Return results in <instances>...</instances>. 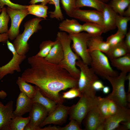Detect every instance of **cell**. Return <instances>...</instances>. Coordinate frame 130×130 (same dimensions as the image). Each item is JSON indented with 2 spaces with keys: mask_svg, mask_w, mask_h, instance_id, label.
<instances>
[{
  "mask_svg": "<svg viewBox=\"0 0 130 130\" xmlns=\"http://www.w3.org/2000/svg\"><path fill=\"white\" fill-rule=\"evenodd\" d=\"M30 67L26 69L21 77L34 84L45 96L63 104L65 101L60 92L68 88L78 87V80L58 64L51 63L45 58L35 55L28 58Z\"/></svg>",
  "mask_w": 130,
  "mask_h": 130,
  "instance_id": "1",
  "label": "cell"
},
{
  "mask_svg": "<svg viewBox=\"0 0 130 130\" xmlns=\"http://www.w3.org/2000/svg\"><path fill=\"white\" fill-rule=\"evenodd\" d=\"M56 39L60 42L63 49L64 57L58 65L65 69L74 78L78 79L80 70L76 66V61L80 59L72 50L71 43L72 42L70 36L66 32H58Z\"/></svg>",
  "mask_w": 130,
  "mask_h": 130,
  "instance_id": "2",
  "label": "cell"
},
{
  "mask_svg": "<svg viewBox=\"0 0 130 130\" xmlns=\"http://www.w3.org/2000/svg\"><path fill=\"white\" fill-rule=\"evenodd\" d=\"M44 20L38 17L29 20L24 23L23 32L17 36L13 44L15 50L19 54L26 55L28 52L29 46L28 41L33 34L42 29L39 22Z\"/></svg>",
  "mask_w": 130,
  "mask_h": 130,
  "instance_id": "3",
  "label": "cell"
},
{
  "mask_svg": "<svg viewBox=\"0 0 130 130\" xmlns=\"http://www.w3.org/2000/svg\"><path fill=\"white\" fill-rule=\"evenodd\" d=\"M80 72L78 80V88L82 94L94 98L96 91L93 89L92 85L96 80L98 79V76L89 65L84 63L81 59L76 62Z\"/></svg>",
  "mask_w": 130,
  "mask_h": 130,
  "instance_id": "4",
  "label": "cell"
},
{
  "mask_svg": "<svg viewBox=\"0 0 130 130\" xmlns=\"http://www.w3.org/2000/svg\"><path fill=\"white\" fill-rule=\"evenodd\" d=\"M89 53L91 57L90 65L97 76L106 79L108 77L118 75L117 72L112 67L109 59L105 54L99 50Z\"/></svg>",
  "mask_w": 130,
  "mask_h": 130,
  "instance_id": "5",
  "label": "cell"
},
{
  "mask_svg": "<svg viewBox=\"0 0 130 130\" xmlns=\"http://www.w3.org/2000/svg\"><path fill=\"white\" fill-rule=\"evenodd\" d=\"M78 102L71 107L69 114V119L76 120L81 125L82 122L88 113L98 102V97L92 98L82 94Z\"/></svg>",
  "mask_w": 130,
  "mask_h": 130,
  "instance_id": "6",
  "label": "cell"
},
{
  "mask_svg": "<svg viewBox=\"0 0 130 130\" xmlns=\"http://www.w3.org/2000/svg\"><path fill=\"white\" fill-rule=\"evenodd\" d=\"M127 73L121 72L119 75L108 77L106 79L111 84L112 91L107 97L113 100L118 105L124 107L128 105L124 87Z\"/></svg>",
  "mask_w": 130,
  "mask_h": 130,
  "instance_id": "7",
  "label": "cell"
},
{
  "mask_svg": "<svg viewBox=\"0 0 130 130\" xmlns=\"http://www.w3.org/2000/svg\"><path fill=\"white\" fill-rule=\"evenodd\" d=\"M69 35L72 42L71 47L73 51L84 63L90 65L91 57L88 51L87 42L91 36L82 32Z\"/></svg>",
  "mask_w": 130,
  "mask_h": 130,
  "instance_id": "8",
  "label": "cell"
},
{
  "mask_svg": "<svg viewBox=\"0 0 130 130\" xmlns=\"http://www.w3.org/2000/svg\"><path fill=\"white\" fill-rule=\"evenodd\" d=\"M8 49L12 52L11 59L6 64L0 67V80L8 74H13L14 71L20 72L21 70L20 65L26 58V55L19 54L16 52L13 44L8 40L6 42Z\"/></svg>",
  "mask_w": 130,
  "mask_h": 130,
  "instance_id": "9",
  "label": "cell"
},
{
  "mask_svg": "<svg viewBox=\"0 0 130 130\" xmlns=\"http://www.w3.org/2000/svg\"><path fill=\"white\" fill-rule=\"evenodd\" d=\"M29 113V121L24 130H40V125L48 115L47 109L39 104L33 103Z\"/></svg>",
  "mask_w": 130,
  "mask_h": 130,
  "instance_id": "10",
  "label": "cell"
},
{
  "mask_svg": "<svg viewBox=\"0 0 130 130\" xmlns=\"http://www.w3.org/2000/svg\"><path fill=\"white\" fill-rule=\"evenodd\" d=\"M6 8L7 13L11 21V26L7 33L9 39L12 40L19 34L20 25L23 19L28 15V12L27 9L16 10L8 6Z\"/></svg>",
  "mask_w": 130,
  "mask_h": 130,
  "instance_id": "11",
  "label": "cell"
},
{
  "mask_svg": "<svg viewBox=\"0 0 130 130\" xmlns=\"http://www.w3.org/2000/svg\"><path fill=\"white\" fill-rule=\"evenodd\" d=\"M70 107L66 106L63 104H58L54 110L48 114L40 125L42 127L48 124L61 125L66 121Z\"/></svg>",
  "mask_w": 130,
  "mask_h": 130,
  "instance_id": "12",
  "label": "cell"
},
{
  "mask_svg": "<svg viewBox=\"0 0 130 130\" xmlns=\"http://www.w3.org/2000/svg\"><path fill=\"white\" fill-rule=\"evenodd\" d=\"M116 113L109 117L105 121L104 130H117L122 122L130 120V110L126 107L118 105Z\"/></svg>",
  "mask_w": 130,
  "mask_h": 130,
  "instance_id": "13",
  "label": "cell"
},
{
  "mask_svg": "<svg viewBox=\"0 0 130 130\" xmlns=\"http://www.w3.org/2000/svg\"><path fill=\"white\" fill-rule=\"evenodd\" d=\"M70 17L85 22L95 23L103 26L102 13L96 10H83L76 8Z\"/></svg>",
  "mask_w": 130,
  "mask_h": 130,
  "instance_id": "14",
  "label": "cell"
},
{
  "mask_svg": "<svg viewBox=\"0 0 130 130\" xmlns=\"http://www.w3.org/2000/svg\"><path fill=\"white\" fill-rule=\"evenodd\" d=\"M13 102L11 100L4 105L0 101V130H10V125L13 114Z\"/></svg>",
  "mask_w": 130,
  "mask_h": 130,
  "instance_id": "15",
  "label": "cell"
},
{
  "mask_svg": "<svg viewBox=\"0 0 130 130\" xmlns=\"http://www.w3.org/2000/svg\"><path fill=\"white\" fill-rule=\"evenodd\" d=\"M31 99L22 92H20L17 99L16 109L13 111L14 116H22L29 112L32 104Z\"/></svg>",
  "mask_w": 130,
  "mask_h": 130,
  "instance_id": "16",
  "label": "cell"
},
{
  "mask_svg": "<svg viewBox=\"0 0 130 130\" xmlns=\"http://www.w3.org/2000/svg\"><path fill=\"white\" fill-rule=\"evenodd\" d=\"M102 13L104 33L115 29L116 27L115 21L117 14L108 4L105 3Z\"/></svg>",
  "mask_w": 130,
  "mask_h": 130,
  "instance_id": "17",
  "label": "cell"
},
{
  "mask_svg": "<svg viewBox=\"0 0 130 130\" xmlns=\"http://www.w3.org/2000/svg\"><path fill=\"white\" fill-rule=\"evenodd\" d=\"M84 119L85 130H96L98 125L103 122L101 120L97 105L88 113Z\"/></svg>",
  "mask_w": 130,
  "mask_h": 130,
  "instance_id": "18",
  "label": "cell"
},
{
  "mask_svg": "<svg viewBox=\"0 0 130 130\" xmlns=\"http://www.w3.org/2000/svg\"><path fill=\"white\" fill-rule=\"evenodd\" d=\"M35 87L36 93L34 97L31 99L32 103H38L41 104L47 109L48 114H50L55 109L58 104L44 96L41 92L39 88L36 86Z\"/></svg>",
  "mask_w": 130,
  "mask_h": 130,
  "instance_id": "19",
  "label": "cell"
},
{
  "mask_svg": "<svg viewBox=\"0 0 130 130\" xmlns=\"http://www.w3.org/2000/svg\"><path fill=\"white\" fill-rule=\"evenodd\" d=\"M87 46L89 52L99 50L106 54L110 48L109 44L103 40L101 36H91L87 41Z\"/></svg>",
  "mask_w": 130,
  "mask_h": 130,
  "instance_id": "20",
  "label": "cell"
},
{
  "mask_svg": "<svg viewBox=\"0 0 130 130\" xmlns=\"http://www.w3.org/2000/svg\"><path fill=\"white\" fill-rule=\"evenodd\" d=\"M60 30L69 34L78 33L83 31L82 25L75 19H66L62 21L59 25Z\"/></svg>",
  "mask_w": 130,
  "mask_h": 130,
  "instance_id": "21",
  "label": "cell"
},
{
  "mask_svg": "<svg viewBox=\"0 0 130 130\" xmlns=\"http://www.w3.org/2000/svg\"><path fill=\"white\" fill-rule=\"evenodd\" d=\"M63 51L62 45L60 41L56 38L54 44L45 58L51 63L58 64L63 60Z\"/></svg>",
  "mask_w": 130,
  "mask_h": 130,
  "instance_id": "22",
  "label": "cell"
},
{
  "mask_svg": "<svg viewBox=\"0 0 130 130\" xmlns=\"http://www.w3.org/2000/svg\"><path fill=\"white\" fill-rule=\"evenodd\" d=\"M130 52V51L126 46L124 40L117 45L110 47L105 54L110 61L125 55Z\"/></svg>",
  "mask_w": 130,
  "mask_h": 130,
  "instance_id": "23",
  "label": "cell"
},
{
  "mask_svg": "<svg viewBox=\"0 0 130 130\" xmlns=\"http://www.w3.org/2000/svg\"><path fill=\"white\" fill-rule=\"evenodd\" d=\"M111 65L122 72H130V53L110 60Z\"/></svg>",
  "mask_w": 130,
  "mask_h": 130,
  "instance_id": "24",
  "label": "cell"
},
{
  "mask_svg": "<svg viewBox=\"0 0 130 130\" xmlns=\"http://www.w3.org/2000/svg\"><path fill=\"white\" fill-rule=\"evenodd\" d=\"M26 8L28 14L33 15L38 17L43 18L45 20L47 17L48 7L46 5L32 4L27 5Z\"/></svg>",
  "mask_w": 130,
  "mask_h": 130,
  "instance_id": "25",
  "label": "cell"
},
{
  "mask_svg": "<svg viewBox=\"0 0 130 130\" xmlns=\"http://www.w3.org/2000/svg\"><path fill=\"white\" fill-rule=\"evenodd\" d=\"M105 3L100 0H76L75 6L76 8L88 7L102 12Z\"/></svg>",
  "mask_w": 130,
  "mask_h": 130,
  "instance_id": "26",
  "label": "cell"
},
{
  "mask_svg": "<svg viewBox=\"0 0 130 130\" xmlns=\"http://www.w3.org/2000/svg\"><path fill=\"white\" fill-rule=\"evenodd\" d=\"M20 91L22 92L31 99L32 98L36 93L35 86L28 83L24 80L21 77H19L16 81Z\"/></svg>",
  "mask_w": 130,
  "mask_h": 130,
  "instance_id": "27",
  "label": "cell"
},
{
  "mask_svg": "<svg viewBox=\"0 0 130 130\" xmlns=\"http://www.w3.org/2000/svg\"><path fill=\"white\" fill-rule=\"evenodd\" d=\"M82 26L83 31L86 32L91 36H100L104 33V26L97 23L85 22Z\"/></svg>",
  "mask_w": 130,
  "mask_h": 130,
  "instance_id": "28",
  "label": "cell"
},
{
  "mask_svg": "<svg viewBox=\"0 0 130 130\" xmlns=\"http://www.w3.org/2000/svg\"><path fill=\"white\" fill-rule=\"evenodd\" d=\"M29 117H24L22 116H14L12 119L10 125V130H23L29 123Z\"/></svg>",
  "mask_w": 130,
  "mask_h": 130,
  "instance_id": "29",
  "label": "cell"
},
{
  "mask_svg": "<svg viewBox=\"0 0 130 130\" xmlns=\"http://www.w3.org/2000/svg\"><path fill=\"white\" fill-rule=\"evenodd\" d=\"M108 4L118 14L123 15L125 10L130 5V0H110Z\"/></svg>",
  "mask_w": 130,
  "mask_h": 130,
  "instance_id": "30",
  "label": "cell"
},
{
  "mask_svg": "<svg viewBox=\"0 0 130 130\" xmlns=\"http://www.w3.org/2000/svg\"><path fill=\"white\" fill-rule=\"evenodd\" d=\"M98 102L97 105L102 122L109 117V98L107 97L101 98L98 97Z\"/></svg>",
  "mask_w": 130,
  "mask_h": 130,
  "instance_id": "31",
  "label": "cell"
},
{
  "mask_svg": "<svg viewBox=\"0 0 130 130\" xmlns=\"http://www.w3.org/2000/svg\"><path fill=\"white\" fill-rule=\"evenodd\" d=\"M130 20V17H127L117 14L115 24L118 31L125 35L127 32L128 23Z\"/></svg>",
  "mask_w": 130,
  "mask_h": 130,
  "instance_id": "32",
  "label": "cell"
},
{
  "mask_svg": "<svg viewBox=\"0 0 130 130\" xmlns=\"http://www.w3.org/2000/svg\"><path fill=\"white\" fill-rule=\"evenodd\" d=\"M48 3L54 5L55 6L54 11L48 12L50 17L51 18H56L58 20H63L64 16L61 8L60 0H48Z\"/></svg>",
  "mask_w": 130,
  "mask_h": 130,
  "instance_id": "33",
  "label": "cell"
},
{
  "mask_svg": "<svg viewBox=\"0 0 130 130\" xmlns=\"http://www.w3.org/2000/svg\"><path fill=\"white\" fill-rule=\"evenodd\" d=\"M55 41L47 40L42 42L39 46V51L35 56L45 58L48 54L54 44Z\"/></svg>",
  "mask_w": 130,
  "mask_h": 130,
  "instance_id": "34",
  "label": "cell"
},
{
  "mask_svg": "<svg viewBox=\"0 0 130 130\" xmlns=\"http://www.w3.org/2000/svg\"><path fill=\"white\" fill-rule=\"evenodd\" d=\"M1 12L0 14V34L7 33L8 23L10 19L6 8H2Z\"/></svg>",
  "mask_w": 130,
  "mask_h": 130,
  "instance_id": "35",
  "label": "cell"
},
{
  "mask_svg": "<svg viewBox=\"0 0 130 130\" xmlns=\"http://www.w3.org/2000/svg\"><path fill=\"white\" fill-rule=\"evenodd\" d=\"M125 36V35L117 30L115 33L108 37L106 42L109 44L110 47H112L123 41Z\"/></svg>",
  "mask_w": 130,
  "mask_h": 130,
  "instance_id": "36",
  "label": "cell"
},
{
  "mask_svg": "<svg viewBox=\"0 0 130 130\" xmlns=\"http://www.w3.org/2000/svg\"><path fill=\"white\" fill-rule=\"evenodd\" d=\"M76 0H61L62 8L69 17L76 8Z\"/></svg>",
  "mask_w": 130,
  "mask_h": 130,
  "instance_id": "37",
  "label": "cell"
},
{
  "mask_svg": "<svg viewBox=\"0 0 130 130\" xmlns=\"http://www.w3.org/2000/svg\"><path fill=\"white\" fill-rule=\"evenodd\" d=\"M81 95L78 87L72 88L68 91L63 93L62 96L64 99H70L80 97Z\"/></svg>",
  "mask_w": 130,
  "mask_h": 130,
  "instance_id": "38",
  "label": "cell"
},
{
  "mask_svg": "<svg viewBox=\"0 0 130 130\" xmlns=\"http://www.w3.org/2000/svg\"><path fill=\"white\" fill-rule=\"evenodd\" d=\"M5 5L14 9L20 10L26 9L27 5H22L12 2L10 0H0V8H3Z\"/></svg>",
  "mask_w": 130,
  "mask_h": 130,
  "instance_id": "39",
  "label": "cell"
},
{
  "mask_svg": "<svg viewBox=\"0 0 130 130\" xmlns=\"http://www.w3.org/2000/svg\"><path fill=\"white\" fill-rule=\"evenodd\" d=\"M69 123L63 127H59V130H82L81 125L76 120L71 119Z\"/></svg>",
  "mask_w": 130,
  "mask_h": 130,
  "instance_id": "40",
  "label": "cell"
},
{
  "mask_svg": "<svg viewBox=\"0 0 130 130\" xmlns=\"http://www.w3.org/2000/svg\"><path fill=\"white\" fill-rule=\"evenodd\" d=\"M108 98V109L110 117L116 113L118 109V106L113 101Z\"/></svg>",
  "mask_w": 130,
  "mask_h": 130,
  "instance_id": "41",
  "label": "cell"
},
{
  "mask_svg": "<svg viewBox=\"0 0 130 130\" xmlns=\"http://www.w3.org/2000/svg\"><path fill=\"white\" fill-rule=\"evenodd\" d=\"M104 86L103 82L98 79L95 81L92 85L93 89L96 91L102 90Z\"/></svg>",
  "mask_w": 130,
  "mask_h": 130,
  "instance_id": "42",
  "label": "cell"
},
{
  "mask_svg": "<svg viewBox=\"0 0 130 130\" xmlns=\"http://www.w3.org/2000/svg\"><path fill=\"white\" fill-rule=\"evenodd\" d=\"M126 38L124 40V43L126 46L130 51V31L129 30L125 35Z\"/></svg>",
  "mask_w": 130,
  "mask_h": 130,
  "instance_id": "43",
  "label": "cell"
},
{
  "mask_svg": "<svg viewBox=\"0 0 130 130\" xmlns=\"http://www.w3.org/2000/svg\"><path fill=\"white\" fill-rule=\"evenodd\" d=\"M8 39L7 33L0 34V42L5 43L6 42Z\"/></svg>",
  "mask_w": 130,
  "mask_h": 130,
  "instance_id": "44",
  "label": "cell"
},
{
  "mask_svg": "<svg viewBox=\"0 0 130 130\" xmlns=\"http://www.w3.org/2000/svg\"><path fill=\"white\" fill-rule=\"evenodd\" d=\"M48 0H31L29 2L31 4H35L37 3L41 2V4L46 5L48 3Z\"/></svg>",
  "mask_w": 130,
  "mask_h": 130,
  "instance_id": "45",
  "label": "cell"
},
{
  "mask_svg": "<svg viewBox=\"0 0 130 130\" xmlns=\"http://www.w3.org/2000/svg\"><path fill=\"white\" fill-rule=\"evenodd\" d=\"M40 130H59V127L55 126H49L44 128H41Z\"/></svg>",
  "mask_w": 130,
  "mask_h": 130,
  "instance_id": "46",
  "label": "cell"
},
{
  "mask_svg": "<svg viewBox=\"0 0 130 130\" xmlns=\"http://www.w3.org/2000/svg\"><path fill=\"white\" fill-rule=\"evenodd\" d=\"M120 124L125 128L126 130L130 129V120L126 121L121 122Z\"/></svg>",
  "mask_w": 130,
  "mask_h": 130,
  "instance_id": "47",
  "label": "cell"
},
{
  "mask_svg": "<svg viewBox=\"0 0 130 130\" xmlns=\"http://www.w3.org/2000/svg\"><path fill=\"white\" fill-rule=\"evenodd\" d=\"M126 10L124 11L123 16H125L130 17V5L127 8Z\"/></svg>",
  "mask_w": 130,
  "mask_h": 130,
  "instance_id": "48",
  "label": "cell"
},
{
  "mask_svg": "<svg viewBox=\"0 0 130 130\" xmlns=\"http://www.w3.org/2000/svg\"><path fill=\"white\" fill-rule=\"evenodd\" d=\"M103 92L104 94H107L109 93L110 90V88L107 86H104L102 89Z\"/></svg>",
  "mask_w": 130,
  "mask_h": 130,
  "instance_id": "49",
  "label": "cell"
},
{
  "mask_svg": "<svg viewBox=\"0 0 130 130\" xmlns=\"http://www.w3.org/2000/svg\"><path fill=\"white\" fill-rule=\"evenodd\" d=\"M7 96L6 92L3 90L0 91V98L3 99L5 98Z\"/></svg>",
  "mask_w": 130,
  "mask_h": 130,
  "instance_id": "50",
  "label": "cell"
},
{
  "mask_svg": "<svg viewBox=\"0 0 130 130\" xmlns=\"http://www.w3.org/2000/svg\"><path fill=\"white\" fill-rule=\"evenodd\" d=\"M104 122L100 123L98 125L97 128L96 130H104L105 125Z\"/></svg>",
  "mask_w": 130,
  "mask_h": 130,
  "instance_id": "51",
  "label": "cell"
},
{
  "mask_svg": "<svg viewBox=\"0 0 130 130\" xmlns=\"http://www.w3.org/2000/svg\"><path fill=\"white\" fill-rule=\"evenodd\" d=\"M126 80H128V90L127 93H130V73L128 74L127 75H126Z\"/></svg>",
  "mask_w": 130,
  "mask_h": 130,
  "instance_id": "52",
  "label": "cell"
},
{
  "mask_svg": "<svg viewBox=\"0 0 130 130\" xmlns=\"http://www.w3.org/2000/svg\"><path fill=\"white\" fill-rule=\"evenodd\" d=\"M127 94L126 95V99L127 102H130V93H127Z\"/></svg>",
  "mask_w": 130,
  "mask_h": 130,
  "instance_id": "53",
  "label": "cell"
},
{
  "mask_svg": "<svg viewBox=\"0 0 130 130\" xmlns=\"http://www.w3.org/2000/svg\"><path fill=\"white\" fill-rule=\"evenodd\" d=\"M104 3H106L110 0H100Z\"/></svg>",
  "mask_w": 130,
  "mask_h": 130,
  "instance_id": "54",
  "label": "cell"
},
{
  "mask_svg": "<svg viewBox=\"0 0 130 130\" xmlns=\"http://www.w3.org/2000/svg\"><path fill=\"white\" fill-rule=\"evenodd\" d=\"M2 10V9L0 8V12H1Z\"/></svg>",
  "mask_w": 130,
  "mask_h": 130,
  "instance_id": "55",
  "label": "cell"
}]
</instances>
